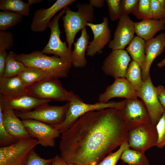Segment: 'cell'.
Returning <instances> with one entry per match:
<instances>
[{"label": "cell", "instance_id": "obj_3", "mask_svg": "<svg viewBox=\"0 0 165 165\" xmlns=\"http://www.w3.org/2000/svg\"><path fill=\"white\" fill-rule=\"evenodd\" d=\"M69 107L64 121L61 123L52 126L58 129L61 133L65 132L85 114L91 111L112 108L121 109L125 100L120 101H111L104 103L99 102L93 104L86 103L77 94H73L70 101Z\"/></svg>", "mask_w": 165, "mask_h": 165}, {"label": "cell", "instance_id": "obj_13", "mask_svg": "<svg viewBox=\"0 0 165 165\" xmlns=\"http://www.w3.org/2000/svg\"><path fill=\"white\" fill-rule=\"evenodd\" d=\"M131 60L126 50L124 49L113 50L103 61L102 70L106 75L115 79L125 77Z\"/></svg>", "mask_w": 165, "mask_h": 165}, {"label": "cell", "instance_id": "obj_6", "mask_svg": "<svg viewBox=\"0 0 165 165\" xmlns=\"http://www.w3.org/2000/svg\"><path fill=\"white\" fill-rule=\"evenodd\" d=\"M28 95L37 98L69 101L74 93L63 86L59 79L50 78L28 88Z\"/></svg>", "mask_w": 165, "mask_h": 165}, {"label": "cell", "instance_id": "obj_43", "mask_svg": "<svg viewBox=\"0 0 165 165\" xmlns=\"http://www.w3.org/2000/svg\"><path fill=\"white\" fill-rule=\"evenodd\" d=\"M105 0H90L89 4L92 7L96 8H102L104 5Z\"/></svg>", "mask_w": 165, "mask_h": 165}, {"label": "cell", "instance_id": "obj_1", "mask_svg": "<svg viewBox=\"0 0 165 165\" xmlns=\"http://www.w3.org/2000/svg\"><path fill=\"white\" fill-rule=\"evenodd\" d=\"M128 131L119 109L109 108L89 112L62 134L60 156L68 164L97 165L127 141Z\"/></svg>", "mask_w": 165, "mask_h": 165}, {"label": "cell", "instance_id": "obj_25", "mask_svg": "<svg viewBox=\"0 0 165 165\" xmlns=\"http://www.w3.org/2000/svg\"><path fill=\"white\" fill-rule=\"evenodd\" d=\"M145 41L138 36L134 37L126 48L132 61L137 62L142 68L145 58Z\"/></svg>", "mask_w": 165, "mask_h": 165}, {"label": "cell", "instance_id": "obj_17", "mask_svg": "<svg viewBox=\"0 0 165 165\" xmlns=\"http://www.w3.org/2000/svg\"><path fill=\"white\" fill-rule=\"evenodd\" d=\"M115 97L125 98V99L137 98V91L129 82L125 77L115 79L114 82L108 86L105 91L99 94L98 101L107 103Z\"/></svg>", "mask_w": 165, "mask_h": 165}, {"label": "cell", "instance_id": "obj_26", "mask_svg": "<svg viewBox=\"0 0 165 165\" xmlns=\"http://www.w3.org/2000/svg\"><path fill=\"white\" fill-rule=\"evenodd\" d=\"M123 163L129 165H150L145 152L129 148L122 153L120 158Z\"/></svg>", "mask_w": 165, "mask_h": 165}, {"label": "cell", "instance_id": "obj_21", "mask_svg": "<svg viewBox=\"0 0 165 165\" xmlns=\"http://www.w3.org/2000/svg\"><path fill=\"white\" fill-rule=\"evenodd\" d=\"M28 89L18 75L0 77V94L13 97L28 95Z\"/></svg>", "mask_w": 165, "mask_h": 165}, {"label": "cell", "instance_id": "obj_39", "mask_svg": "<svg viewBox=\"0 0 165 165\" xmlns=\"http://www.w3.org/2000/svg\"><path fill=\"white\" fill-rule=\"evenodd\" d=\"M139 1V0H121L122 14L128 15L133 13L137 8Z\"/></svg>", "mask_w": 165, "mask_h": 165}, {"label": "cell", "instance_id": "obj_4", "mask_svg": "<svg viewBox=\"0 0 165 165\" xmlns=\"http://www.w3.org/2000/svg\"><path fill=\"white\" fill-rule=\"evenodd\" d=\"M76 6L78 8L76 12L67 6L65 15L61 17L66 42L71 50L77 33L86 27L88 23H93L94 17V8L89 3H78Z\"/></svg>", "mask_w": 165, "mask_h": 165}, {"label": "cell", "instance_id": "obj_45", "mask_svg": "<svg viewBox=\"0 0 165 165\" xmlns=\"http://www.w3.org/2000/svg\"><path fill=\"white\" fill-rule=\"evenodd\" d=\"M157 65V67L159 68H162L165 66V58L162 60L161 61L158 63Z\"/></svg>", "mask_w": 165, "mask_h": 165}, {"label": "cell", "instance_id": "obj_8", "mask_svg": "<svg viewBox=\"0 0 165 165\" xmlns=\"http://www.w3.org/2000/svg\"><path fill=\"white\" fill-rule=\"evenodd\" d=\"M66 7L56 15L48 24V28L51 30L50 37L47 44L41 51L45 54H54L64 61L72 63V51L67 46L66 42H63L61 39V32L59 23L61 17L65 13Z\"/></svg>", "mask_w": 165, "mask_h": 165}, {"label": "cell", "instance_id": "obj_32", "mask_svg": "<svg viewBox=\"0 0 165 165\" xmlns=\"http://www.w3.org/2000/svg\"><path fill=\"white\" fill-rule=\"evenodd\" d=\"M129 148L128 142L127 141L122 144L116 151L110 153L97 165H116L123 152Z\"/></svg>", "mask_w": 165, "mask_h": 165}, {"label": "cell", "instance_id": "obj_12", "mask_svg": "<svg viewBox=\"0 0 165 165\" xmlns=\"http://www.w3.org/2000/svg\"><path fill=\"white\" fill-rule=\"evenodd\" d=\"M120 110L122 118L128 130L137 126L151 122L142 101L137 98L125 99Z\"/></svg>", "mask_w": 165, "mask_h": 165}, {"label": "cell", "instance_id": "obj_24", "mask_svg": "<svg viewBox=\"0 0 165 165\" xmlns=\"http://www.w3.org/2000/svg\"><path fill=\"white\" fill-rule=\"evenodd\" d=\"M18 76L27 88L48 78H52L45 71L32 67H26Z\"/></svg>", "mask_w": 165, "mask_h": 165}, {"label": "cell", "instance_id": "obj_9", "mask_svg": "<svg viewBox=\"0 0 165 165\" xmlns=\"http://www.w3.org/2000/svg\"><path fill=\"white\" fill-rule=\"evenodd\" d=\"M128 145L131 148L145 152L156 146L158 135L156 125L151 122L135 126L128 132Z\"/></svg>", "mask_w": 165, "mask_h": 165}, {"label": "cell", "instance_id": "obj_15", "mask_svg": "<svg viewBox=\"0 0 165 165\" xmlns=\"http://www.w3.org/2000/svg\"><path fill=\"white\" fill-rule=\"evenodd\" d=\"M76 1L75 0H57L47 9L40 8L35 11L30 25L34 32H42L46 30L51 19L58 11Z\"/></svg>", "mask_w": 165, "mask_h": 165}, {"label": "cell", "instance_id": "obj_38", "mask_svg": "<svg viewBox=\"0 0 165 165\" xmlns=\"http://www.w3.org/2000/svg\"><path fill=\"white\" fill-rule=\"evenodd\" d=\"M13 35L9 31H0V51L11 49L13 45Z\"/></svg>", "mask_w": 165, "mask_h": 165}, {"label": "cell", "instance_id": "obj_41", "mask_svg": "<svg viewBox=\"0 0 165 165\" xmlns=\"http://www.w3.org/2000/svg\"><path fill=\"white\" fill-rule=\"evenodd\" d=\"M8 54L6 51H0V77H2L4 73Z\"/></svg>", "mask_w": 165, "mask_h": 165}, {"label": "cell", "instance_id": "obj_36", "mask_svg": "<svg viewBox=\"0 0 165 165\" xmlns=\"http://www.w3.org/2000/svg\"><path fill=\"white\" fill-rule=\"evenodd\" d=\"M156 126L158 135L156 147L162 148L165 147V111Z\"/></svg>", "mask_w": 165, "mask_h": 165}, {"label": "cell", "instance_id": "obj_10", "mask_svg": "<svg viewBox=\"0 0 165 165\" xmlns=\"http://www.w3.org/2000/svg\"><path fill=\"white\" fill-rule=\"evenodd\" d=\"M137 93L138 97L142 100L147 109L151 122L156 125L165 110L159 100L150 75L143 82L141 88Z\"/></svg>", "mask_w": 165, "mask_h": 165}, {"label": "cell", "instance_id": "obj_44", "mask_svg": "<svg viewBox=\"0 0 165 165\" xmlns=\"http://www.w3.org/2000/svg\"><path fill=\"white\" fill-rule=\"evenodd\" d=\"M42 1V0H28V3L30 6L32 5L39 3Z\"/></svg>", "mask_w": 165, "mask_h": 165}, {"label": "cell", "instance_id": "obj_16", "mask_svg": "<svg viewBox=\"0 0 165 165\" xmlns=\"http://www.w3.org/2000/svg\"><path fill=\"white\" fill-rule=\"evenodd\" d=\"M135 33L134 22L128 15L122 14L108 47L112 50H123L133 39Z\"/></svg>", "mask_w": 165, "mask_h": 165}, {"label": "cell", "instance_id": "obj_18", "mask_svg": "<svg viewBox=\"0 0 165 165\" xmlns=\"http://www.w3.org/2000/svg\"><path fill=\"white\" fill-rule=\"evenodd\" d=\"M51 100L37 98L28 95L9 97L0 94V107L22 112L31 111L41 105L49 104Z\"/></svg>", "mask_w": 165, "mask_h": 165}, {"label": "cell", "instance_id": "obj_22", "mask_svg": "<svg viewBox=\"0 0 165 165\" xmlns=\"http://www.w3.org/2000/svg\"><path fill=\"white\" fill-rule=\"evenodd\" d=\"M165 19H151L134 22L135 32L137 36L146 41L153 38L160 31L165 30Z\"/></svg>", "mask_w": 165, "mask_h": 165}, {"label": "cell", "instance_id": "obj_7", "mask_svg": "<svg viewBox=\"0 0 165 165\" xmlns=\"http://www.w3.org/2000/svg\"><path fill=\"white\" fill-rule=\"evenodd\" d=\"M38 145L32 138L0 148V165H23L31 152Z\"/></svg>", "mask_w": 165, "mask_h": 165}, {"label": "cell", "instance_id": "obj_35", "mask_svg": "<svg viewBox=\"0 0 165 165\" xmlns=\"http://www.w3.org/2000/svg\"><path fill=\"white\" fill-rule=\"evenodd\" d=\"M10 134L5 127L2 122V115L0 110V147L7 146L17 141Z\"/></svg>", "mask_w": 165, "mask_h": 165}, {"label": "cell", "instance_id": "obj_30", "mask_svg": "<svg viewBox=\"0 0 165 165\" xmlns=\"http://www.w3.org/2000/svg\"><path fill=\"white\" fill-rule=\"evenodd\" d=\"M23 16L7 10L0 11V31L7 30L20 23Z\"/></svg>", "mask_w": 165, "mask_h": 165}, {"label": "cell", "instance_id": "obj_34", "mask_svg": "<svg viewBox=\"0 0 165 165\" xmlns=\"http://www.w3.org/2000/svg\"><path fill=\"white\" fill-rule=\"evenodd\" d=\"M152 19H163L165 9V0H151Z\"/></svg>", "mask_w": 165, "mask_h": 165}, {"label": "cell", "instance_id": "obj_23", "mask_svg": "<svg viewBox=\"0 0 165 165\" xmlns=\"http://www.w3.org/2000/svg\"><path fill=\"white\" fill-rule=\"evenodd\" d=\"M89 39V35L85 27L82 30L80 36L74 43L72 64L74 67L82 68L86 65L87 62L85 53L90 43Z\"/></svg>", "mask_w": 165, "mask_h": 165}, {"label": "cell", "instance_id": "obj_28", "mask_svg": "<svg viewBox=\"0 0 165 165\" xmlns=\"http://www.w3.org/2000/svg\"><path fill=\"white\" fill-rule=\"evenodd\" d=\"M125 78L129 82L137 92L139 91L143 81L141 68L138 63L134 61L130 62L127 70Z\"/></svg>", "mask_w": 165, "mask_h": 165}, {"label": "cell", "instance_id": "obj_27", "mask_svg": "<svg viewBox=\"0 0 165 165\" xmlns=\"http://www.w3.org/2000/svg\"><path fill=\"white\" fill-rule=\"evenodd\" d=\"M30 6L22 0H0V9L18 14L22 16H28Z\"/></svg>", "mask_w": 165, "mask_h": 165}, {"label": "cell", "instance_id": "obj_33", "mask_svg": "<svg viewBox=\"0 0 165 165\" xmlns=\"http://www.w3.org/2000/svg\"><path fill=\"white\" fill-rule=\"evenodd\" d=\"M108 8L109 17L113 21L119 19L121 15V0H105Z\"/></svg>", "mask_w": 165, "mask_h": 165}, {"label": "cell", "instance_id": "obj_5", "mask_svg": "<svg viewBox=\"0 0 165 165\" xmlns=\"http://www.w3.org/2000/svg\"><path fill=\"white\" fill-rule=\"evenodd\" d=\"M69 105V101L62 106H52L49 104L41 105L33 110L15 112L16 115L22 120L32 119L51 126L62 123L64 120Z\"/></svg>", "mask_w": 165, "mask_h": 165}, {"label": "cell", "instance_id": "obj_31", "mask_svg": "<svg viewBox=\"0 0 165 165\" xmlns=\"http://www.w3.org/2000/svg\"><path fill=\"white\" fill-rule=\"evenodd\" d=\"M133 14L138 19L142 20L152 19L151 0H139Z\"/></svg>", "mask_w": 165, "mask_h": 165}, {"label": "cell", "instance_id": "obj_46", "mask_svg": "<svg viewBox=\"0 0 165 165\" xmlns=\"http://www.w3.org/2000/svg\"><path fill=\"white\" fill-rule=\"evenodd\" d=\"M68 165H78L77 164L72 163H69L68 164Z\"/></svg>", "mask_w": 165, "mask_h": 165}, {"label": "cell", "instance_id": "obj_2", "mask_svg": "<svg viewBox=\"0 0 165 165\" xmlns=\"http://www.w3.org/2000/svg\"><path fill=\"white\" fill-rule=\"evenodd\" d=\"M15 59L23 63L26 67L40 68L52 77L58 79L68 77L72 65L71 63L65 62L58 56H49L38 50L28 54H16Z\"/></svg>", "mask_w": 165, "mask_h": 165}, {"label": "cell", "instance_id": "obj_11", "mask_svg": "<svg viewBox=\"0 0 165 165\" xmlns=\"http://www.w3.org/2000/svg\"><path fill=\"white\" fill-rule=\"evenodd\" d=\"M31 138L37 140L38 145L44 147H53L55 139L61 134L51 125L32 119L22 120Z\"/></svg>", "mask_w": 165, "mask_h": 165}, {"label": "cell", "instance_id": "obj_47", "mask_svg": "<svg viewBox=\"0 0 165 165\" xmlns=\"http://www.w3.org/2000/svg\"><path fill=\"white\" fill-rule=\"evenodd\" d=\"M163 19H165V10H164V15H163Z\"/></svg>", "mask_w": 165, "mask_h": 165}, {"label": "cell", "instance_id": "obj_42", "mask_svg": "<svg viewBox=\"0 0 165 165\" xmlns=\"http://www.w3.org/2000/svg\"><path fill=\"white\" fill-rule=\"evenodd\" d=\"M50 165H68V164L61 156L57 155L53 158Z\"/></svg>", "mask_w": 165, "mask_h": 165}, {"label": "cell", "instance_id": "obj_37", "mask_svg": "<svg viewBox=\"0 0 165 165\" xmlns=\"http://www.w3.org/2000/svg\"><path fill=\"white\" fill-rule=\"evenodd\" d=\"M53 158H41L33 149L30 153L23 165H50Z\"/></svg>", "mask_w": 165, "mask_h": 165}, {"label": "cell", "instance_id": "obj_20", "mask_svg": "<svg viewBox=\"0 0 165 165\" xmlns=\"http://www.w3.org/2000/svg\"><path fill=\"white\" fill-rule=\"evenodd\" d=\"M3 124L8 132L17 141L31 138L23 122L16 115L14 110L2 109L0 107Z\"/></svg>", "mask_w": 165, "mask_h": 165}, {"label": "cell", "instance_id": "obj_40", "mask_svg": "<svg viewBox=\"0 0 165 165\" xmlns=\"http://www.w3.org/2000/svg\"><path fill=\"white\" fill-rule=\"evenodd\" d=\"M155 88L159 100L165 110V87L161 85Z\"/></svg>", "mask_w": 165, "mask_h": 165}, {"label": "cell", "instance_id": "obj_19", "mask_svg": "<svg viewBox=\"0 0 165 165\" xmlns=\"http://www.w3.org/2000/svg\"><path fill=\"white\" fill-rule=\"evenodd\" d=\"M165 47V34L161 33L145 41V58L141 68L142 79L144 81L150 75V68L154 60L163 51Z\"/></svg>", "mask_w": 165, "mask_h": 165}, {"label": "cell", "instance_id": "obj_14", "mask_svg": "<svg viewBox=\"0 0 165 165\" xmlns=\"http://www.w3.org/2000/svg\"><path fill=\"white\" fill-rule=\"evenodd\" d=\"M86 26L91 30L94 38L93 40L89 43L86 54L93 57L97 54L101 53L110 41L111 32L108 26V18L104 17L103 22L100 24L88 23Z\"/></svg>", "mask_w": 165, "mask_h": 165}, {"label": "cell", "instance_id": "obj_29", "mask_svg": "<svg viewBox=\"0 0 165 165\" xmlns=\"http://www.w3.org/2000/svg\"><path fill=\"white\" fill-rule=\"evenodd\" d=\"M16 54L12 51L8 53L2 77H9L18 75L26 68L23 63L16 59Z\"/></svg>", "mask_w": 165, "mask_h": 165}]
</instances>
